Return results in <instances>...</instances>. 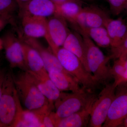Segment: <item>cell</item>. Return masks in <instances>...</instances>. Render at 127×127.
<instances>
[{
  "instance_id": "obj_15",
  "label": "cell",
  "mask_w": 127,
  "mask_h": 127,
  "mask_svg": "<svg viewBox=\"0 0 127 127\" xmlns=\"http://www.w3.org/2000/svg\"><path fill=\"white\" fill-rule=\"evenodd\" d=\"M48 73L50 79L61 92H76L82 88L77 79L70 73L53 69Z\"/></svg>"
},
{
  "instance_id": "obj_2",
  "label": "cell",
  "mask_w": 127,
  "mask_h": 127,
  "mask_svg": "<svg viewBox=\"0 0 127 127\" xmlns=\"http://www.w3.org/2000/svg\"><path fill=\"white\" fill-rule=\"evenodd\" d=\"M16 89L21 102L27 110L35 112L46 108L51 103L39 90L27 71L17 75L12 72Z\"/></svg>"
},
{
  "instance_id": "obj_9",
  "label": "cell",
  "mask_w": 127,
  "mask_h": 127,
  "mask_svg": "<svg viewBox=\"0 0 127 127\" xmlns=\"http://www.w3.org/2000/svg\"><path fill=\"white\" fill-rule=\"evenodd\" d=\"M1 39L6 57L11 67L27 71L24 62L21 39L11 32L5 34Z\"/></svg>"
},
{
  "instance_id": "obj_14",
  "label": "cell",
  "mask_w": 127,
  "mask_h": 127,
  "mask_svg": "<svg viewBox=\"0 0 127 127\" xmlns=\"http://www.w3.org/2000/svg\"><path fill=\"white\" fill-rule=\"evenodd\" d=\"M22 40L39 53L43 59L45 68L47 72L53 69L69 73L63 68L56 56L50 48L49 49L46 48L36 39L25 36Z\"/></svg>"
},
{
  "instance_id": "obj_20",
  "label": "cell",
  "mask_w": 127,
  "mask_h": 127,
  "mask_svg": "<svg viewBox=\"0 0 127 127\" xmlns=\"http://www.w3.org/2000/svg\"><path fill=\"white\" fill-rule=\"evenodd\" d=\"M82 4L72 1L55 4V15L60 16L66 21L74 24L76 18L83 9Z\"/></svg>"
},
{
  "instance_id": "obj_29",
  "label": "cell",
  "mask_w": 127,
  "mask_h": 127,
  "mask_svg": "<svg viewBox=\"0 0 127 127\" xmlns=\"http://www.w3.org/2000/svg\"><path fill=\"white\" fill-rule=\"evenodd\" d=\"M124 66H125V71H124V75L121 81V83L119 85L127 84V58L125 60Z\"/></svg>"
},
{
  "instance_id": "obj_8",
  "label": "cell",
  "mask_w": 127,
  "mask_h": 127,
  "mask_svg": "<svg viewBox=\"0 0 127 127\" xmlns=\"http://www.w3.org/2000/svg\"><path fill=\"white\" fill-rule=\"evenodd\" d=\"M47 36L46 40L50 48L56 55L62 47L70 31L66 21L60 16L54 15L47 18Z\"/></svg>"
},
{
  "instance_id": "obj_13",
  "label": "cell",
  "mask_w": 127,
  "mask_h": 127,
  "mask_svg": "<svg viewBox=\"0 0 127 127\" xmlns=\"http://www.w3.org/2000/svg\"><path fill=\"white\" fill-rule=\"evenodd\" d=\"M27 71L41 92L50 103L54 104L62 92L58 88L50 79L48 73L39 74L29 70Z\"/></svg>"
},
{
  "instance_id": "obj_7",
  "label": "cell",
  "mask_w": 127,
  "mask_h": 127,
  "mask_svg": "<svg viewBox=\"0 0 127 127\" xmlns=\"http://www.w3.org/2000/svg\"><path fill=\"white\" fill-rule=\"evenodd\" d=\"M116 88L117 91L102 127H119L123 124L127 116V84L119 85Z\"/></svg>"
},
{
  "instance_id": "obj_25",
  "label": "cell",
  "mask_w": 127,
  "mask_h": 127,
  "mask_svg": "<svg viewBox=\"0 0 127 127\" xmlns=\"http://www.w3.org/2000/svg\"><path fill=\"white\" fill-rule=\"evenodd\" d=\"M111 59H117L120 58H127V36L119 45L112 48Z\"/></svg>"
},
{
  "instance_id": "obj_30",
  "label": "cell",
  "mask_w": 127,
  "mask_h": 127,
  "mask_svg": "<svg viewBox=\"0 0 127 127\" xmlns=\"http://www.w3.org/2000/svg\"><path fill=\"white\" fill-rule=\"evenodd\" d=\"M10 20L4 17H0V31L5 26Z\"/></svg>"
},
{
  "instance_id": "obj_27",
  "label": "cell",
  "mask_w": 127,
  "mask_h": 127,
  "mask_svg": "<svg viewBox=\"0 0 127 127\" xmlns=\"http://www.w3.org/2000/svg\"><path fill=\"white\" fill-rule=\"evenodd\" d=\"M112 14L117 16L124 10L127 0H108Z\"/></svg>"
},
{
  "instance_id": "obj_24",
  "label": "cell",
  "mask_w": 127,
  "mask_h": 127,
  "mask_svg": "<svg viewBox=\"0 0 127 127\" xmlns=\"http://www.w3.org/2000/svg\"><path fill=\"white\" fill-rule=\"evenodd\" d=\"M124 21L121 18L117 19H113L110 18L107 21L105 27L111 39V44L115 38L119 27Z\"/></svg>"
},
{
  "instance_id": "obj_11",
  "label": "cell",
  "mask_w": 127,
  "mask_h": 127,
  "mask_svg": "<svg viewBox=\"0 0 127 127\" xmlns=\"http://www.w3.org/2000/svg\"><path fill=\"white\" fill-rule=\"evenodd\" d=\"M22 25L25 37L36 39L47 36V18L28 15H21Z\"/></svg>"
},
{
  "instance_id": "obj_31",
  "label": "cell",
  "mask_w": 127,
  "mask_h": 127,
  "mask_svg": "<svg viewBox=\"0 0 127 127\" xmlns=\"http://www.w3.org/2000/svg\"><path fill=\"white\" fill-rule=\"evenodd\" d=\"M55 4H59V3H63V2H67V1H75L83 4V2L81 0H50Z\"/></svg>"
},
{
  "instance_id": "obj_26",
  "label": "cell",
  "mask_w": 127,
  "mask_h": 127,
  "mask_svg": "<svg viewBox=\"0 0 127 127\" xmlns=\"http://www.w3.org/2000/svg\"><path fill=\"white\" fill-rule=\"evenodd\" d=\"M127 36V23L125 21L119 27L116 36L111 44V47H116L122 43Z\"/></svg>"
},
{
  "instance_id": "obj_34",
  "label": "cell",
  "mask_w": 127,
  "mask_h": 127,
  "mask_svg": "<svg viewBox=\"0 0 127 127\" xmlns=\"http://www.w3.org/2000/svg\"><path fill=\"white\" fill-rule=\"evenodd\" d=\"M0 17H2L1 16H0Z\"/></svg>"
},
{
  "instance_id": "obj_3",
  "label": "cell",
  "mask_w": 127,
  "mask_h": 127,
  "mask_svg": "<svg viewBox=\"0 0 127 127\" xmlns=\"http://www.w3.org/2000/svg\"><path fill=\"white\" fill-rule=\"evenodd\" d=\"M85 45L87 70L93 75L98 83L106 82L112 78L108 63L110 56L103 54L96 44L85 33L78 31Z\"/></svg>"
},
{
  "instance_id": "obj_17",
  "label": "cell",
  "mask_w": 127,
  "mask_h": 127,
  "mask_svg": "<svg viewBox=\"0 0 127 127\" xmlns=\"http://www.w3.org/2000/svg\"><path fill=\"white\" fill-rule=\"evenodd\" d=\"M95 100L89 106L81 111L59 119L57 123L56 127H87L89 122L93 106Z\"/></svg>"
},
{
  "instance_id": "obj_12",
  "label": "cell",
  "mask_w": 127,
  "mask_h": 127,
  "mask_svg": "<svg viewBox=\"0 0 127 127\" xmlns=\"http://www.w3.org/2000/svg\"><path fill=\"white\" fill-rule=\"evenodd\" d=\"M56 5L50 0H31L19 7L21 15H28L47 18L55 14Z\"/></svg>"
},
{
  "instance_id": "obj_33",
  "label": "cell",
  "mask_w": 127,
  "mask_h": 127,
  "mask_svg": "<svg viewBox=\"0 0 127 127\" xmlns=\"http://www.w3.org/2000/svg\"><path fill=\"white\" fill-rule=\"evenodd\" d=\"M3 49V42L1 38H0V51Z\"/></svg>"
},
{
  "instance_id": "obj_1",
  "label": "cell",
  "mask_w": 127,
  "mask_h": 127,
  "mask_svg": "<svg viewBox=\"0 0 127 127\" xmlns=\"http://www.w3.org/2000/svg\"><path fill=\"white\" fill-rule=\"evenodd\" d=\"M16 89L12 71L7 70L0 100V127H12L23 111Z\"/></svg>"
},
{
  "instance_id": "obj_18",
  "label": "cell",
  "mask_w": 127,
  "mask_h": 127,
  "mask_svg": "<svg viewBox=\"0 0 127 127\" xmlns=\"http://www.w3.org/2000/svg\"><path fill=\"white\" fill-rule=\"evenodd\" d=\"M63 47L76 55L87 70L85 45L82 36L77 32H70L64 43Z\"/></svg>"
},
{
  "instance_id": "obj_6",
  "label": "cell",
  "mask_w": 127,
  "mask_h": 127,
  "mask_svg": "<svg viewBox=\"0 0 127 127\" xmlns=\"http://www.w3.org/2000/svg\"><path fill=\"white\" fill-rule=\"evenodd\" d=\"M116 88L113 83L106 84L94 102L90 116L89 127H102L115 96Z\"/></svg>"
},
{
  "instance_id": "obj_10",
  "label": "cell",
  "mask_w": 127,
  "mask_h": 127,
  "mask_svg": "<svg viewBox=\"0 0 127 127\" xmlns=\"http://www.w3.org/2000/svg\"><path fill=\"white\" fill-rule=\"evenodd\" d=\"M110 18L106 12L95 6L83 7L75 20L74 24L80 27H105Z\"/></svg>"
},
{
  "instance_id": "obj_22",
  "label": "cell",
  "mask_w": 127,
  "mask_h": 127,
  "mask_svg": "<svg viewBox=\"0 0 127 127\" xmlns=\"http://www.w3.org/2000/svg\"><path fill=\"white\" fill-rule=\"evenodd\" d=\"M127 58H120L116 59L112 67L110 69L111 76L114 79L113 84L116 88L120 84L124 75V63Z\"/></svg>"
},
{
  "instance_id": "obj_23",
  "label": "cell",
  "mask_w": 127,
  "mask_h": 127,
  "mask_svg": "<svg viewBox=\"0 0 127 127\" xmlns=\"http://www.w3.org/2000/svg\"><path fill=\"white\" fill-rule=\"evenodd\" d=\"M19 10L16 0H0V16L10 20L12 15Z\"/></svg>"
},
{
  "instance_id": "obj_19",
  "label": "cell",
  "mask_w": 127,
  "mask_h": 127,
  "mask_svg": "<svg viewBox=\"0 0 127 127\" xmlns=\"http://www.w3.org/2000/svg\"><path fill=\"white\" fill-rule=\"evenodd\" d=\"M78 31L85 33L94 42L100 47H111V40L105 27H80L76 26Z\"/></svg>"
},
{
  "instance_id": "obj_28",
  "label": "cell",
  "mask_w": 127,
  "mask_h": 127,
  "mask_svg": "<svg viewBox=\"0 0 127 127\" xmlns=\"http://www.w3.org/2000/svg\"><path fill=\"white\" fill-rule=\"evenodd\" d=\"M7 70L5 68H0V100L2 95L3 82Z\"/></svg>"
},
{
  "instance_id": "obj_32",
  "label": "cell",
  "mask_w": 127,
  "mask_h": 127,
  "mask_svg": "<svg viewBox=\"0 0 127 127\" xmlns=\"http://www.w3.org/2000/svg\"><path fill=\"white\" fill-rule=\"evenodd\" d=\"M16 0L18 3L19 7H20L27 2L30 1L31 0Z\"/></svg>"
},
{
  "instance_id": "obj_21",
  "label": "cell",
  "mask_w": 127,
  "mask_h": 127,
  "mask_svg": "<svg viewBox=\"0 0 127 127\" xmlns=\"http://www.w3.org/2000/svg\"><path fill=\"white\" fill-rule=\"evenodd\" d=\"M44 127L37 115L32 111L23 110L12 127Z\"/></svg>"
},
{
  "instance_id": "obj_16",
  "label": "cell",
  "mask_w": 127,
  "mask_h": 127,
  "mask_svg": "<svg viewBox=\"0 0 127 127\" xmlns=\"http://www.w3.org/2000/svg\"><path fill=\"white\" fill-rule=\"evenodd\" d=\"M21 40L24 62L27 70L39 74L48 72L45 68L43 59L38 51Z\"/></svg>"
},
{
  "instance_id": "obj_4",
  "label": "cell",
  "mask_w": 127,
  "mask_h": 127,
  "mask_svg": "<svg viewBox=\"0 0 127 127\" xmlns=\"http://www.w3.org/2000/svg\"><path fill=\"white\" fill-rule=\"evenodd\" d=\"M96 97L93 91L83 87L76 92L68 93L62 92L60 97L54 103L56 110L55 116L57 122L61 119L86 108Z\"/></svg>"
},
{
  "instance_id": "obj_5",
  "label": "cell",
  "mask_w": 127,
  "mask_h": 127,
  "mask_svg": "<svg viewBox=\"0 0 127 127\" xmlns=\"http://www.w3.org/2000/svg\"><path fill=\"white\" fill-rule=\"evenodd\" d=\"M55 55L64 69L76 78L82 87L93 91L97 86L99 83L76 55L63 47Z\"/></svg>"
}]
</instances>
